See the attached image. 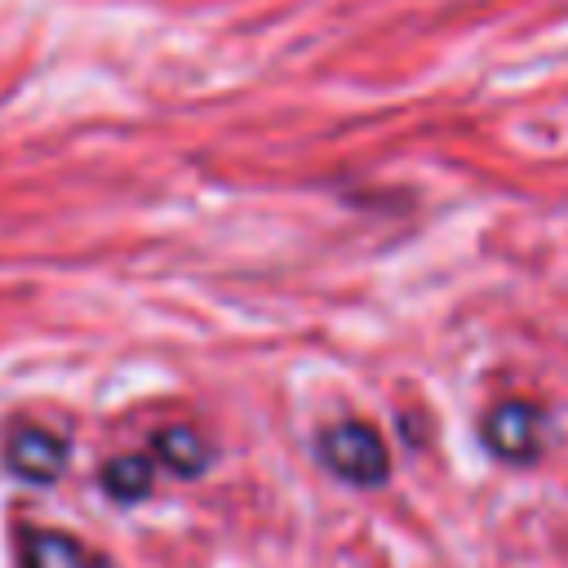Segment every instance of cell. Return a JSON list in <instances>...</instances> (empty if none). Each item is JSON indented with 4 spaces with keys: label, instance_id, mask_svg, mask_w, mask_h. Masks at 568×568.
Returning <instances> with one entry per match:
<instances>
[{
    "label": "cell",
    "instance_id": "2",
    "mask_svg": "<svg viewBox=\"0 0 568 568\" xmlns=\"http://www.w3.org/2000/svg\"><path fill=\"white\" fill-rule=\"evenodd\" d=\"M484 444L501 462H532L541 448V413L524 399H506L484 417Z\"/></svg>",
    "mask_w": 568,
    "mask_h": 568
},
{
    "label": "cell",
    "instance_id": "6",
    "mask_svg": "<svg viewBox=\"0 0 568 568\" xmlns=\"http://www.w3.org/2000/svg\"><path fill=\"white\" fill-rule=\"evenodd\" d=\"M151 484H155V470L146 457H111L102 466V488L115 501H142L151 493Z\"/></svg>",
    "mask_w": 568,
    "mask_h": 568
},
{
    "label": "cell",
    "instance_id": "1",
    "mask_svg": "<svg viewBox=\"0 0 568 568\" xmlns=\"http://www.w3.org/2000/svg\"><path fill=\"white\" fill-rule=\"evenodd\" d=\"M315 453H320L324 470H333L337 479H346V484H355V488H377V484H386V475H390L386 439H382L368 422H337V426H324Z\"/></svg>",
    "mask_w": 568,
    "mask_h": 568
},
{
    "label": "cell",
    "instance_id": "3",
    "mask_svg": "<svg viewBox=\"0 0 568 568\" xmlns=\"http://www.w3.org/2000/svg\"><path fill=\"white\" fill-rule=\"evenodd\" d=\"M4 466L27 484H53L67 470V439L44 426H18L4 444Z\"/></svg>",
    "mask_w": 568,
    "mask_h": 568
},
{
    "label": "cell",
    "instance_id": "5",
    "mask_svg": "<svg viewBox=\"0 0 568 568\" xmlns=\"http://www.w3.org/2000/svg\"><path fill=\"white\" fill-rule=\"evenodd\" d=\"M151 448H155L160 466H164V470H173V475H182V479L204 475V470H209V462H213L209 439H204L200 430H191V426H164V430L151 439Z\"/></svg>",
    "mask_w": 568,
    "mask_h": 568
},
{
    "label": "cell",
    "instance_id": "4",
    "mask_svg": "<svg viewBox=\"0 0 568 568\" xmlns=\"http://www.w3.org/2000/svg\"><path fill=\"white\" fill-rule=\"evenodd\" d=\"M18 555L22 568H111V559L93 546H84L80 537L62 532V528H22L18 532Z\"/></svg>",
    "mask_w": 568,
    "mask_h": 568
}]
</instances>
